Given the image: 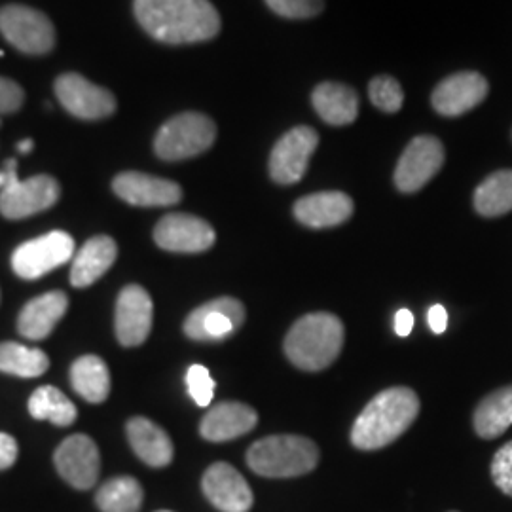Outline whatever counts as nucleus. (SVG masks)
<instances>
[{
  "label": "nucleus",
  "mask_w": 512,
  "mask_h": 512,
  "mask_svg": "<svg viewBox=\"0 0 512 512\" xmlns=\"http://www.w3.org/2000/svg\"><path fill=\"white\" fill-rule=\"evenodd\" d=\"M128 439L133 452L150 467H167L173 461V442L162 427L147 418L128 421Z\"/></svg>",
  "instance_id": "obj_23"
},
{
  "label": "nucleus",
  "mask_w": 512,
  "mask_h": 512,
  "mask_svg": "<svg viewBox=\"0 0 512 512\" xmlns=\"http://www.w3.org/2000/svg\"><path fill=\"white\" fill-rule=\"evenodd\" d=\"M69 308V298L61 291L42 294L23 306L18 317V330L23 338L44 340Z\"/></svg>",
  "instance_id": "obj_21"
},
{
  "label": "nucleus",
  "mask_w": 512,
  "mask_h": 512,
  "mask_svg": "<svg viewBox=\"0 0 512 512\" xmlns=\"http://www.w3.org/2000/svg\"><path fill=\"white\" fill-rule=\"evenodd\" d=\"M18 459V442L14 437L0 433V471L10 469Z\"/></svg>",
  "instance_id": "obj_36"
},
{
  "label": "nucleus",
  "mask_w": 512,
  "mask_h": 512,
  "mask_svg": "<svg viewBox=\"0 0 512 512\" xmlns=\"http://www.w3.org/2000/svg\"><path fill=\"white\" fill-rule=\"evenodd\" d=\"M55 95L61 107L80 120H101L116 110L114 95L76 73L55 80Z\"/></svg>",
  "instance_id": "obj_10"
},
{
  "label": "nucleus",
  "mask_w": 512,
  "mask_h": 512,
  "mask_svg": "<svg viewBox=\"0 0 512 512\" xmlns=\"http://www.w3.org/2000/svg\"><path fill=\"white\" fill-rule=\"evenodd\" d=\"M270 10L281 18H315L323 10V0H266Z\"/></svg>",
  "instance_id": "obj_33"
},
{
  "label": "nucleus",
  "mask_w": 512,
  "mask_h": 512,
  "mask_svg": "<svg viewBox=\"0 0 512 512\" xmlns=\"http://www.w3.org/2000/svg\"><path fill=\"white\" fill-rule=\"evenodd\" d=\"M59 200V184L54 177L37 175L14 181L0 192V213L10 220L27 219L54 207Z\"/></svg>",
  "instance_id": "obj_13"
},
{
  "label": "nucleus",
  "mask_w": 512,
  "mask_h": 512,
  "mask_svg": "<svg viewBox=\"0 0 512 512\" xmlns=\"http://www.w3.org/2000/svg\"><path fill=\"white\" fill-rule=\"evenodd\" d=\"M319 145V135L313 128L298 126L287 131L270 154V175L275 183L296 184L308 171L311 154Z\"/></svg>",
  "instance_id": "obj_9"
},
{
  "label": "nucleus",
  "mask_w": 512,
  "mask_h": 512,
  "mask_svg": "<svg viewBox=\"0 0 512 512\" xmlns=\"http://www.w3.org/2000/svg\"><path fill=\"white\" fill-rule=\"evenodd\" d=\"M158 512H171V511H158Z\"/></svg>",
  "instance_id": "obj_41"
},
{
  "label": "nucleus",
  "mask_w": 512,
  "mask_h": 512,
  "mask_svg": "<svg viewBox=\"0 0 512 512\" xmlns=\"http://www.w3.org/2000/svg\"><path fill=\"white\" fill-rule=\"evenodd\" d=\"M255 410L249 404H215L200 423V435L209 442H228L239 439L256 427Z\"/></svg>",
  "instance_id": "obj_20"
},
{
  "label": "nucleus",
  "mask_w": 512,
  "mask_h": 512,
  "mask_svg": "<svg viewBox=\"0 0 512 512\" xmlns=\"http://www.w3.org/2000/svg\"><path fill=\"white\" fill-rule=\"evenodd\" d=\"M475 209L482 217H501L512 211V169L495 171L476 188Z\"/></svg>",
  "instance_id": "obj_27"
},
{
  "label": "nucleus",
  "mask_w": 512,
  "mask_h": 512,
  "mask_svg": "<svg viewBox=\"0 0 512 512\" xmlns=\"http://www.w3.org/2000/svg\"><path fill=\"white\" fill-rule=\"evenodd\" d=\"M344 325L332 313H310L294 323L285 338V355L294 366L319 372L332 365L344 348Z\"/></svg>",
  "instance_id": "obj_3"
},
{
  "label": "nucleus",
  "mask_w": 512,
  "mask_h": 512,
  "mask_svg": "<svg viewBox=\"0 0 512 512\" xmlns=\"http://www.w3.org/2000/svg\"><path fill=\"white\" fill-rule=\"evenodd\" d=\"M18 181V162L16 160H8L4 164V169H0V192L10 186V184Z\"/></svg>",
  "instance_id": "obj_39"
},
{
  "label": "nucleus",
  "mask_w": 512,
  "mask_h": 512,
  "mask_svg": "<svg viewBox=\"0 0 512 512\" xmlns=\"http://www.w3.org/2000/svg\"><path fill=\"white\" fill-rule=\"evenodd\" d=\"M118 256V247L109 236L88 239L82 249L74 255L71 268V285L76 289H86L99 277L109 272Z\"/></svg>",
  "instance_id": "obj_22"
},
{
  "label": "nucleus",
  "mask_w": 512,
  "mask_h": 512,
  "mask_svg": "<svg viewBox=\"0 0 512 512\" xmlns=\"http://www.w3.org/2000/svg\"><path fill=\"white\" fill-rule=\"evenodd\" d=\"M135 18L164 44H196L217 37L220 16L209 0H135Z\"/></svg>",
  "instance_id": "obj_1"
},
{
  "label": "nucleus",
  "mask_w": 512,
  "mask_h": 512,
  "mask_svg": "<svg viewBox=\"0 0 512 512\" xmlns=\"http://www.w3.org/2000/svg\"><path fill=\"white\" fill-rule=\"evenodd\" d=\"M54 463L61 478L76 490L93 488L101 471L99 448L86 435L63 440L55 450Z\"/></svg>",
  "instance_id": "obj_14"
},
{
  "label": "nucleus",
  "mask_w": 512,
  "mask_h": 512,
  "mask_svg": "<svg viewBox=\"0 0 512 512\" xmlns=\"http://www.w3.org/2000/svg\"><path fill=\"white\" fill-rule=\"evenodd\" d=\"M492 478L503 494L512 497V440L497 450L492 461Z\"/></svg>",
  "instance_id": "obj_34"
},
{
  "label": "nucleus",
  "mask_w": 512,
  "mask_h": 512,
  "mask_svg": "<svg viewBox=\"0 0 512 512\" xmlns=\"http://www.w3.org/2000/svg\"><path fill=\"white\" fill-rule=\"evenodd\" d=\"M71 385L88 403H103L110 393L109 366L97 355H84L71 366Z\"/></svg>",
  "instance_id": "obj_26"
},
{
  "label": "nucleus",
  "mask_w": 512,
  "mask_h": 512,
  "mask_svg": "<svg viewBox=\"0 0 512 512\" xmlns=\"http://www.w3.org/2000/svg\"><path fill=\"white\" fill-rule=\"evenodd\" d=\"M311 103L330 126L353 124L359 114V97L355 90L336 82L319 84L311 93Z\"/></svg>",
  "instance_id": "obj_24"
},
{
  "label": "nucleus",
  "mask_w": 512,
  "mask_h": 512,
  "mask_svg": "<svg viewBox=\"0 0 512 512\" xmlns=\"http://www.w3.org/2000/svg\"><path fill=\"white\" fill-rule=\"evenodd\" d=\"M319 463V448L313 440L298 435H272L256 440L247 452V465L266 478L308 475Z\"/></svg>",
  "instance_id": "obj_4"
},
{
  "label": "nucleus",
  "mask_w": 512,
  "mask_h": 512,
  "mask_svg": "<svg viewBox=\"0 0 512 512\" xmlns=\"http://www.w3.org/2000/svg\"><path fill=\"white\" fill-rule=\"evenodd\" d=\"M512 425V385L501 387L475 410V431L482 439H497Z\"/></svg>",
  "instance_id": "obj_25"
},
{
  "label": "nucleus",
  "mask_w": 512,
  "mask_h": 512,
  "mask_svg": "<svg viewBox=\"0 0 512 512\" xmlns=\"http://www.w3.org/2000/svg\"><path fill=\"white\" fill-rule=\"evenodd\" d=\"M29 412L35 420L52 421L59 427H69L78 418L76 406L71 403V399L52 385L38 387L29 399Z\"/></svg>",
  "instance_id": "obj_29"
},
{
  "label": "nucleus",
  "mask_w": 512,
  "mask_h": 512,
  "mask_svg": "<svg viewBox=\"0 0 512 512\" xmlns=\"http://www.w3.org/2000/svg\"><path fill=\"white\" fill-rule=\"evenodd\" d=\"M368 95H370V101L374 103V107H378V109L384 110V112H399L401 107H403V88L391 76H385V74L376 76L370 82Z\"/></svg>",
  "instance_id": "obj_31"
},
{
  "label": "nucleus",
  "mask_w": 512,
  "mask_h": 512,
  "mask_svg": "<svg viewBox=\"0 0 512 512\" xmlns=\"http://www.w3.org/2000/svg\"><path fill=\"white\" fill-rule=\"evenodd\" d=\"M143 486L133 476H116L105 482L95 495L101 512H139L143 505Z\"/></svg>",
  "instance_id": "obj_28"
},
{
  "label": "nucleus",
  "mask_w": 512,
  "mask_h": 512,
  "mask_svg": "<svg viewBox=\"0 0 512 512\" xmlns=\"http://www.w3.org/2000/svg\"><path fill=\"white\" fill-rule=\"evenodd\" d=\"M353 215V200L344 192H317L294 203V217L308 228L340 226Z\"/></svg>",
  "instance_id": "obj_19"
},
{
  "label": "nucleus",
  "mask_w": 512,
  "mask_h": 512,
  "mask_svg": "<svg viewBox=\"0 0 512 512\" xmlns=\"http://www.w3.org/2000/svg\"><path fill=\"white\" fill-rule=\"evenodd\" d=\"M217 234L207 220L171 213L154 228V241L169 253H203L215 245Z\"/></svg>",
  "instance_id": "obj_12"
},
{
  "label": "nucleus",
  "mask_w": 512,
  "mask_h": 512,
  "mask_svg": "<svg viewBox=\"0 0 512 512\" xmlns=\"http://www.w3.org/2000/svg\"><path fill=\"white\" fill-rule=\"evenodd\" d=\"M0 33L23 54H48L55 44L52 21L29 6H4L0 10Z\"/></svg>",
  "instance_id": "obj_6"
},
{
  "label": "nucleus",
  "mask_w": 512,
  "mask_h": 512,
  "mask_svg": "<svg viewBox=\"0 0 512 512\" xmlns=\"http://www.w3.org/2000/svg\"><path fill=\"white\" fill-rule=\"evenodd\" d=\"M23 105V90L14 80L0 76V114L14 112Z\"/></svg>",
  "instance_id": "obj_35"
},
{
  "label": "nucleus",
  "mask_w": 512,
  "mask_h": 512,
  "mask_svg": "<svg viewBox=\"0 0 512 512\" xmlns=\"http://www.w3.org/2000/svg\"><path fill=\"white\" fill-rule=\"evenodd\" d=\"M217 139L215 122L200 112H184L167 120L154 139V150L165 162H181L203 154Z\"/></svg>",
  "instance_id": "obj_5"
},
{
  "label": "nucleus",
  "mask_w": 512,
  "mask_h": 512,
  "mask_svg": "<svg viewBox=\"0 0 512 512\" xmlns=\"http://www.w3.org/2000/svg\"><path fill=\"white\" fill-rule=\"evenodd\" d=\"M203 494L220 512H249L253 507V492L247 480L230 463H213L202 480Z\"/></svg>",
  "instance_id": "obj_16"
},
{
  "label": "nucleus",
  "mask_w": 512,
  "mask_h": 512,
  "mask_svg": "<svg viewBox=\"0 0 512 512\" xmlns=\"http://www.w3.org/2000/svg\"><path fill=\"white\" fill-rule=\"evenodd\" d=\"M186 387L198 406H209L215 397V380L203 365H192L186 372Z\"/></svg>",
  "instance_id": "obj_32"
},
{
  "label": "nucleus",
  "mask_w": 512,
  "mask_h": 512,
  "mask_svg": "<svg viewBox=\"0 0 512 512\" xmlns=\"http://www.w3.org/2000/svg\"><path fill=\"white\" fill-rule=\"evenodd\" d=\"M444 164V147L437 137L420 135L412 139L395 169V184L404 194L418 192Z\"/></svg>",
  "instance_id": "obj_11"
},
{
  "label": "nucleus",
  "mask_w": 512,
  "mask_h": 512,
  "mask_svg": "<svg viewBox=\"0 0 512 512\" xmlns=\"http://www.w3.org/2000/svg\"><path fill=\"white\" fill-rule=\"evenodd\" d=\"M74 255V239L61 230L21 243L12 255V268L21 279H38L67 264Z\"/></svg>",
  "instance_id": "obj_7"
},
{
  "label": "nucleus",
  "mask_w": 512,
  "mask_h": 512,
  "mask_svg": "<svg viewBox=\"0 0 512 512\" xmlns=\"http://www.w3.org/2000/svg\"><path fill=\"white\" fill-rule=\"evenodd\" d=\"M245 323V306L230 296L215 298L192 311L184 321V334L196 342H217L236 334Z\"/></svg>",
  "instance_id": "obj_8"
},
{
  "label": "nucleus",
  "mask_w": 512,
  "mask_h": 512,
  "mask_svg": "<svg viewBox=\"0 0 512 512\" xmlns=\"http://www.w3.org/2000/svg\"><path fill=\"white\" fill-rule=\"evenodd\" d=\"M412 329H414V313L410 310L397 311V315H395V332L401 338H406L412 332Z\"/></svg>",
  "instance_id": "obj_38"
},
{
  "label": "nucleus",
  "mask_w": 512,
  "mask_h": 512,
  "mask_svg": "<svg viewBox=\"0 0 512 512\" xmlns=\"http://www.w3.org/2000/svg\"><path fill=\"white\" fill-rule=\"evenodd\" d=\"M112 188L116 196L137 207H169L183 200V190L179 184L139 171L120 173L114 179Z\"/></svg>",
  "instance_id": "obj_17"
},
{
  "label": "nucleus",
  "mask_w": 512,
  "mask_h": 512,
  "mask_svg": "<svg viewBox=\"0 0 512 512\" xmlns=\"http://www.w3.org/2000/svg\"><path fill=\"white\" fill-rule=\"evenodd\" d=\"M427 321L435 334H442L444 330L448 329V311L444 310V306L435 304L427 313Z\"/></svg>",
  "instance_id": "obj_37"
},
{
  "label": "nucleus",
  "mask_w": 512,
  "mask_h": 512,
  "mask_svg": "<svg viewBox=\"0 0 512 512\" xmlns=\"http://www.w3.org/2000/svg\"><path fill=\"white\" fill-rule=\"evenodd\" d=\"M488 95V80L478 73H458L442 80L431 95L433 109L454 118L478 107Z\"/></svg>",
  "instance_id": "obj_18"
},
{
  "label": "nucleus",
  "mask_w": 512,
  "mask_h": 512,
  "mask_svg": "<svg viewBox=\"0 0 512 512\" xmlns=\"http://www.w3.org/2000/svg\"><path fill=\"white\" fill-rule=\"evenodd\" d=\"M420 414V399L410 387H389L378 393L351 427V444L359 450H380L399 439Z\"/></svg>",
  "instance_id": "obj_2"
},
{
  "label": "nucleus",
  "mask_w": 512,
  "mask_h": 512,
  "mask_svg": "<svg viewBox=\"0 0 512 512\" xmlns=\"http://www.w3.org/2000/svg\"><path fill=\"white\" fill-rule=\"evenodd\" d=\"M154 304L150 294L139 285H128L116 302L114 329L122 346H141L152 330Z\"/></svg>",
  "instance_id": "obj_15"
},
{
  "label": "nucleus",
  "mask_w": 512,
  "mask_h": 512,
  "mask_svg": "<svg viewBox=\"0 0 512 512\" xmlns=\"http://www.w3.org/2000/svg\"><path fill=\"white\" fill-rule=\"evenodd\" d=\"M33 147H35V145H33V141H31V139H25V141H21V143H19L18 150L21 154H29V152L33 150Z\"/></svg>",
  "instance_id": "obj_40"
},
{
  "label": "nucleus",
  "mask_w": 512,
  "mask_h": 512,
  "mask_svg": "<svg viewBox=\"0 0 512 512\" xmlns=\"http://www.w3.org/2000/svg\"><path fill=\"white\" fill-rule=\"evenodd\" d=\"M50 368L48 355L38 348H27L16 342L0 344V372L18 378H38Z\"/></svg>",
  "instance_id": "obj_30"
}]
</instances>
